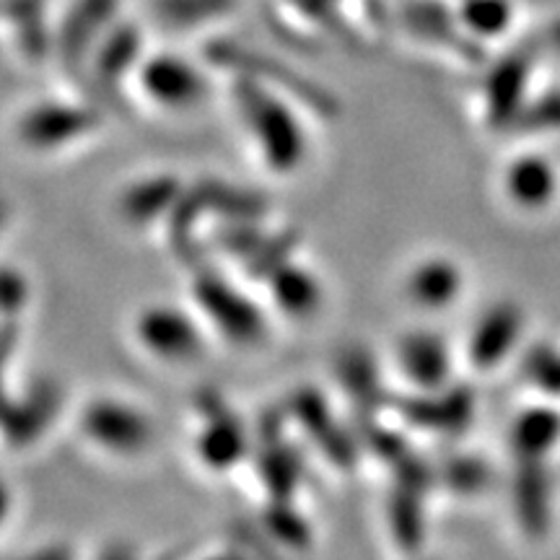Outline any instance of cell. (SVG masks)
<instances>
[{
    "instance_id": "6da1fadb",
    "label": "cell",
    "mask_w": 560,
    "mask_h": 560,
    "mask_svg": "<svg viewBox=\"0 0 560 560\" xmlns=\"http://www.w3.org/2000/svg\"><path fill=\"white\" fill-rule=\"evenodd\" d=\"M236 104L260 151L276 172H293L304 161L306 138L296 115L280 104L257 79H240Z\"/></svg>"
},
{
    "instance_id": "7a4b0ae2",
    "label": "cell",
    "mask_w": 560,
    "mask_h": 560,
    "mask_svg": "<svg viewBox=\"0 0 560 560\" xmlns=\"http://www.w3.org/2000/svg\"><path fill=\"white\" fill-rule=\"evenodd\" d=\"M195 299H198L202 312L213 319V325L234 342L252 346V342H260L265 338V319L260 310L215 272H200L195 280Z\"/></svg>"
},
{
    "instance_id": "3957f363",
    "label": "cell",
    "mask_w": 560,
    "mask_h": 560,
    "mask_svg": "<svg viewBox=\"0 0 560 560\" xmlns=\"http://www.w3.org/2000/svg\"><path fill=\"white\" fill-rule=\"evenodd\" d=\"M210 58L219 62V66L247 73L249 79L270 81L280 89L291 91L296 100L304 102L306 107L317 109L319 115H335V112H338V102H335V96L327 94L325 89H319L317 83L304 79V75L296 73V70L280 68L278 60L265 58L260 52L244 50V47H236V45H221L210 50Z\"/></svg>"
},
{
    "instance_id": "277c9868",
    "label": "cell",
    "mask_w": 560,
    "mask_h": 560,
    "mask_svg": "<svg viewBox=\"0 0 560 560\" xmlns=\"http://www.w3.org/2000/svg\"><path fill=\"white\" fill-rule=\"evenodd\" d=\"M81 425L94 444L117 454L143 452L153 439L151 420L120 400L91 402L83 412Z\"/></svg>"
},
{
    "instance_id": "5b68a950",
    "label": "cell",
    "mask_w": 560,
    "mask_h": 560,
    "mask_svg": "<svg viewBox=\"0 0 560 560\" xmlns=\"http://www.w3.org/2000/svg\"><path fill=\"white\" fill-rule=\"evenodd\" d=\"M100 115L73 104H37L19 120V140L32 151H55L96 128Z\"/></svg>"
},
{
    "instance_id": "8992f818",
    "label": "cell",
    "mask_w": 560,
    "mask_h": 560,
    "mask_svg": "<svg viewBox=\"0 0 560 560\" xmlns=\"http://www.w3.org/2000/svg\"><path fill=\"white\" fill-rule=\"evenodd\" d=\"M138 340L161 361H192L202 350L195 322L172 306H151L138 317Z\"/></svg>"
},
{
    "instance_id": "52a82bcc",
    "label": "cell",
    "mask_w": 560,
    "mask_h": 560,
    "mask_svg": "<svg viewBox=\"0 0 560 560\" xmlns=\"http://www.w3.org/2000/svg\"><path fill=\"white\" fill-rule=\"evenodd\" d=\"M200 408L206 412V429L198 439V454L202 465L213 470H229L247 452V436L242 423L226 410V405L213 392H202Z\"/></svg>"
},
{
    "instance_id": "ba28073f",
    "label": "cell",
    "mask_w": 560,
    "mask_h": 560,
    "mask_svg": "<svg viewBox=\"0 0 560 560\" xmlns=\"http://www.w3.org/2000/svg\"><path fill=\"white\" fill-rule=\"evenodd\" d=\"M140 86L153 102L172 109H187L206 96V81L198 70L172 55H159L145 62Z\"/></svg>"
},
{
    "instance_id": "9c48e42d",
    "label": "cell",
    "mask_w": 560,
    "mask_h": 560,
    "mask_svg": "<svg viewBox=\"0 0 560 560\" xmlns=\"http://www.w3.org/2000/svg\"><path fill=\"white\" fill-rule=\"evenodd\" d=\"M60 408L58 384L45 380L37 382L26 392L21 402H9L0 412V425H3L5 439L13 446H26L37 441L42 433L50 429L55 412Z\"/></svg>"
},
{
    "instance_id": "30bf717a",
    "label": "cell",
    "mask_w": 560,
    "mask_h": 560,
    "mask_svg": "<svg viewBox=\"0 0 560 560\" xmlns=\"http://www.w3.org/2000/svg\"><path fill=\"white\" fill-rule=\"evenodd\" d=\"M293 416L301 423L310 436L317 441V446L327 454V459H332L335 465H353L355 462V450L353 441L348 439V433L335 423L330 410H327V402L322 400L317 389H301L293 395L291 400Z\"/></svg>"
},
{
    "instance_id": "8fae6325",
    "label": "cell",
    "mask_w": 560,
    "mask_h": 560,
    "mask_svg": "<svg viewBox=\"0 0 560 560\" xmlns=\"http://www.w3.org/2000/svg\"><path fill=\"white\" fill-rule=\"evenodd\" d=\"M529 60L524 55H509L490 70L486 83L488 120L493 128H511L524 109V89H527Z\"/></svg>"
},
{
    "instance_id": "7c38bea8",
    "label": "cell",
    "mask_w": 560,
    "mask_h": 560,
    "mask_svg": "<svg viewBox=\"0 0 560 560\" xmlns=\"http://www.w3.org/2000/svg\"><path fill=\"white\" fill-rule=\"evenodd\" d=\"M522 332V312L514 304L493 306L480 325L475 327L470 338V359L475 366L490 369L501 363L514 348L516 338Z\"/></svg>"
},
{
    "instance_id": "4fadbf2b",
    "label": "cell",
    "mask_w": 560,
    "mask_h": 560,
    "mask_svg": "<svg viewBox=\"0 0 560 560\" xmlns=\"http://www.w3.org/2000/svg\"><path fill=\"white\" fill-rule=\"evenodd\" d=\"M516 514L532 537H542L550 524V478L542 459H522L514 482Z\"/></svg>"
},
{
    "instance_id": "5bb4252c",
    "label": "cell",
    "mask_w": 560,
    "mask_h": 560,
    "mask_svg": "<svg viewBox=\"0 0 560 560\" xmlns=\"http://www.w3.org/2000/svg\"><path fill=\"white\" fill-rule=\"evenodd\" d=\"M400 363L410 382L420 389L444 387L450 376V350L433 332H412L400 346Z\"/></svg>"
},
{
    "instance_id": "9a60e30c",
    "label": "cell",
    "mask_w": 560,
    "mask_h": 560,
    "mask_svg": "<svg viewBox=\"0 0 560 560\" xmlns=\"http://www.w3.org/2000/svg\"><path fill=\"white\" fill-rule=\"evenodd\" d=\"M472 395L467 389H452L441 397H412L400 402L402 416L410 423L439 431H459L472 418Z\"/></svg>"
},
{
    "instance_id": "2e32d148",
    "label": "cell",
    "mask_w": 560,
    "mask_h": 560,
    "mask_svg": "<svg viewBox=\"0 0 560 560\" xmlns=\"http://www.w3.org/2000/svg\"><path fill=\"white\" fill-rule=\"evenodd\" d=\"M270 280L272 299L293 319H306L319 310L322 304V285L314 278V272L299 268V265L285 262L283 268H278Z\"/></svg>"
},
{
    "instance_id": "e0dca14e",
    "label": "cell",
    "mask_w": 560,
    "mask_h": 560,
    "mask_svg": "<svg viewBox=\"0 0 560 560\" xmlns=\"http://www.w3.org/2000/svg\"><path fill=\"white\" fill-rule=\"evenodd\" d=\"M182 185L177 177H151L128 187L120 198V213L130 223H151L177 206Z\"/></svg>"
},
{
    "instance_id": "ac0fdd59",
    "label": "cell",
    "mask_w": 560,
    "mask_h": 560,
    "mask_svg": "<svg viewBox=\"0 0 560 560\" xmlns=\"http://www.w3.org/2000/svg\"><path fill=\"white\" fill-rule=\"evenodd\" d=\"M462 291V272L454 262L444 257L420 262L408 280V293L416 304L425 310H441L452 304Z\"/></svg>"
},
{
    "instance_id": "d6986e66",
    "label": "cell",
    "mask_w": 560,
    "mask_h": 560,
    "mask_svg": "<svg viewBox=\"0 0 560 560\" xmlns=\"http://www.w3.org/2000/svg\"><path fill=\"white\" fill-rule=\"evenodd\" d=\"M140 50V39L136 30L125 26V30L115 32L104 42L100 60H96V86L109 102L120 100V86L122 79L130 73V68L136 66Z\"/></svg>"
},
{
    "instance_id": "ffe728a7",
    "label": "cell",
    "mask_w": 560,
    "mask_h": 560,
    "mask_svg": "<svg viewBox=\"0 0 560 560\" xmlns=\"http://www.w3.org/2000/svg\"><path fill=\"white\" fill-rule=\"evenodd\" d=\"M556 172L542 156H522L506 174L509 195L522 208L548 206L556 195Z\"/></svg>"
},
{
    "instance_id": "44dd1931",
    "label": "cell",
    "mask_w": 560,
    "mask_h": 560,
    "mask_svg": "<svg viewBox=\"0 0 560 560\" xmlns=\"http://www.w3.org/2000/svg\"><path fill=\"white\" fill-rule=\"evenodd\" d=\"M560 439V412L552 408H529L516 418L511 444L522 459H542Z\"/></svg>"
},
{
    "instance_id": "7402d4cb",
    "label": "cell",
    "mask_w": 560,
    "mask_h": 560,
    "mask_svg": "<svg viewBox=\"0 0 560 560\" xmlns=\"http://www.w3.org/2000/svg\"><path fill=\"white\" fill-rule=\"evenodd\" d=\"M206 213H221L229 221H260L265 213V200L260 195L223 185V182H200L195 187Z\"/></svg>"
},
{
    "instance_id": "603a6c76",
    "label": "cell",
    "mask_w": 560,
    "mask_h": 560,
    "mask_svg": "<svg viewBox=\"0 0 560 560\" xmlns=\"http://www.w3.org/2000/svg\"><path fill=\"white\" fill-rule=\"evenodd\" d=\"M112 5H115V0H86L81 9L73 11L60 42L62 60H66L68 68L81 66V58L86 55L96 30L109 19Z\"/></svg>"
},
{
    "instance_id": "cb8c5ba5",
    "label": "cell",
    "mask_w": 560,
    "mask_h": 560,
    "mask_svg": "<svg viewBox=\"0 0 560 560\" xmlns=\"http://www.w3.org/2000/svg\"><path fill=\"white\" fill-rule=\"evenodd\" d=\"M340 376L346 389L350 392L359 408L363 412V418H369L366 412H371L380 405V376H376V363L371 359L369 350L363 348H350L342 353L340 359Z\"/></svg>"
},
{
    "instance_id": "d4e9b609",
    "label": "cell",
    "mask_w": 560,
    "mask_h": 560,
    "mask_svg": "<svg viewBox=\"0 0 560 560\" xmlns=\"http://www.w3.org/2000/svg\"><path fill=\"white\" fill-rule=\"evenodd\" d=\"M260 475L262 482L276 499H285L296 490L301 478V465L296 454L289 446H283L278 441V433H265V446L260 454Z\"/></svg>"
},
{
    "instance_id": "484cf974",
    "label": "cell",
    "mask_w": 560,
    "mask_h": 560,
    "mask_svg": "<svg viewBox=\"0 0 560 560\" xmlns=\"http://www.w3.org/2000/svg\"><path fill=\"white\" fill-rule=\"evenodd\" d=\"M206 215V208L195 190L190 195H182L177 206L172 208V249L177 252L182 260H195L198 257V240H195V229L198 221Z\"/></svg>"
},
{
    "instance_id": "4316f807",
    "label": "cell",
    "mask_w": 560,
    "mask_h": 560,
    "mask_svg": "<svg viewBox=\"0 0 560 560\" xmlns=\"http://www.w3.org/2000/svg\"><path fill=\"white\" fill-rule=\"evenodd\" d=\"M299 234L296 231H283L278 236H268L260 244V249L255 255L247 257V272L252 278H270L278 268H283L289 262L291 252L296 249Z\"/></svg>"
},
{
    "instance_id": "83f0119b",
    "label": "cell",
    "mask_w": 560,
    "mask_h": 560,
    "mask_svg": "<svg viewBox=\"0 0 560 560\" xmlns=\"http://www.w3.org/2000/svg\"><path fill=\"white\" fill-rule=\"evenodd\" d=\"M265 520H268V529L278 542L291 545V548H310V524L301 520L296 511L285 503V499H276V503L268 509V514H265Z\"/></svg>"
},
{
    "instance_id": "f1b7e54d",
    "label": "cell",
    "mask_w": 560,
    "mask_h": 560,
    "mask_svg": "<svg viewBox=\"0 0 560 560\" xmlns=\"http://www.w3.org/2000/svg\"><path fill=\"white\" fill-rule=\"evenodd\" d=\"M509 3L506 0H467L465 21L472 32L482 37H493L509 26Z\"/></svg>"
},
{
    "instance_id": "f546056e",
    "label": "cell",
    "mask_w": 560,
    "mask_h": 560,
    "mask_svg": "<svg viewBox=\"0 0 560 560\" xmlns=\"http://www.w3.org/2000/svg\"><path fill=\"white\" fill-rule=\"evenodd\" d=\"M30 304L26 276L11 265H0V322L16 319Z\"/></svg>"
},
{
    "instance_id": "4dcf8cb0",
    "label": "cell",
    "mask_w": 560,
    "mask_h": 560,
    "mask_svg": "<svg viewBox=\"0 0 560 560\" xmlns=\"http://www.w3.org/2000/svg\"><path fill=\"white\" fill-rule=\"evenodd\" d=\"M524 371L548 395H560V355L550 346H535L524 359Z\"/></svg>"
},
{
    "instance_id": "1f68e13d",
    "label": "cell",
    "mask_w": 560,
    "mask_h": 560,
    "mask_svg": "<svg viewBox=\"0 0 560 560\" xmlns=\"http://www.w3.org/2000/svg\"><path fill=\"white\" fill-rule=\"evenodd\" d=\"M511 128H516L522 132L560 130V91H552V94L542 96L540 102L524 107Z\"/></svg>"
},
{
    "instance_id": "d6a6232c",
    "label": "cell",
    "mask_w": 560,
    "mask_h": 560,
    "mask_svg": "<svg viewBox=\"0 0 560 560\" xmlns=\"http://www.w3.org/2000/svg\"><path fill=\"white\" fill-rule=\"evenodd\" d=\"M265 240L268 236L257 229V221H229V229H223L219 234L221 247L231 252V255L242 257V260L255 255Z\"/></svg>"
},
{
    "instance_id": "836d02e7",
    "label": "cell",
    "mask_w": 560,
    "mask_h": 560,
    "mask_svg": "<svg viewBox=\"0 0 560 560\" xmlns=\"http://www.w3.org/2000/svg\"><path fill=\"white\" fill-rule=\"evenodd\" d=\"M488 467L482 465L480 459L472 457H457L446 462L444 467V480L450 482L454 490H462V493H475L488 482Z\"/></svg>"
},
{
    "instance_id": "e575fe53",
    "label": "cell",
    "mask_w": 560,
    "mask_h": 560,
    "mask_svg": "<svg viewBox=\"0 0 560 560\" xmlns=\"http://www.w3.org/2000/svg\"><path fill=\"white\" fill-rule=\"evenodd\" d=\"M16 340H19L16 319L0 322V412H3L5 405H9V400H5L3 395V376H5V366H9L11 361L13 348H16Z\"/></svg>"
},
{
    "instance_id": "d590c367",
    "label": "cell",
    "mask_w": 560,
    "mask_h": 560,
    "mask_svg": "<svg viewBox=\"0 0 560 560\" xmlns=\"http://www.w3.org/2000/svg\"><path fill=\"white\" fill-rule=\"evenodd\" d=\"M11 506H13V495H11V488L5 486L3 480H0V527H3L5 520H9V514H11Z\"/></svg>"
},
{
    "instance_id": "8d00e7d4",
    "label": "cell",
    "mask_w": 560,
    "mask_h": 560,
    "mask_svg": "<svg viewBox=\"0 0 560 560\" xmlns=\"http://www.w3.org/2000/svg\"><path fill=\"white\" fill-rule=\"evenodd\" d=\"M5 221H9V206H5V200L0 198V229L5 226Z\"/></svg>"
},
{
    "instance_id": "74e56055",
    "label": "cell",
    "mask_w": 560,
    "mask_h": 560,
    "mask_svg": "<svg viewBox=\"0 0 560 560\" xmlns=\"http://www.w3.org/2000/svg\"><path fill=\"white\" fill-rule=\"evenodd\" d=\"M552 45L560 47V24L556 26V30H552Z\"/></svg>"
}]
</instances>
